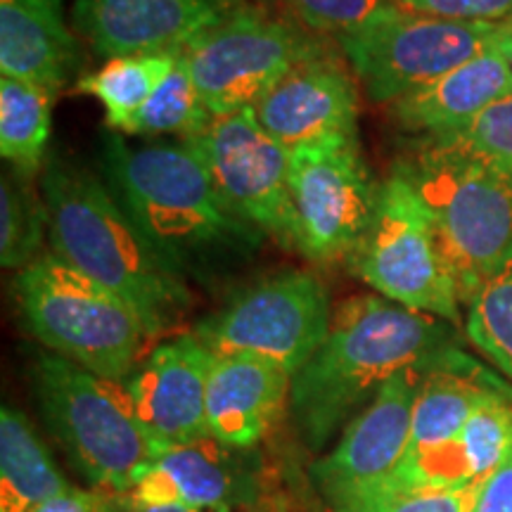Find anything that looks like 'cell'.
I'll list each match as a JSON object with an SVG mask.
<instances>
[{
    "label": "cell",
    "instance_id": "obj_23",
    "mask_svg": "<svg viewBox=\"0 0 512 512\" xmlns=\"http://www.w3.org/2000/svg\"><path fill=\"white\" fill-rule=\"evenodd\" d=\"M53 102L36 83L0 76V155L17 174L34 178L46 166Z\"/></svg>",
    "mask_w": 512,
    "mask_h": 512
},
{
    "label": "cell",
    "instance_id": "obj_1",
    "mask_svg": "<svg viewBox=\"0 0 512 512\" xmlns=\"http://www.w3.org/2000/svg\"><path fill=\"white\" fill-rule=\"evenodd\" d=\"M98 174L147 245L183 280H214L247 264L266 235L230 209L190 143L128 145L102 136Z\"/></svg>",
    "mask_w": 512,
    "mask_h": 512
},
{
    "label": "cell",
    "instance_id": "obj_30",
    "mask_svg": "<svg viewBox=\"0 0 512 512\" xmlns=\"http://www.w3.org/2000/svg\"><path fill=\"white\" fill-rule=\"evenodd\" d=\"M512 439V396H494L472 413L458 444L475 477H486L508 451Z\"/></svg>",
    "mask_w": 512,
    "mask_h": 512
},
{
    "label": "cell",
    "instance_id": "obj_25",
    "mask_svg": "<svg viewBox=\"0 0 512 512\" xmlns=\"http://www.w3.org/2000/svg\"><path fill=\"white\" fill-rule=\"evenodd\" d=\"M50 242L48 209L34 178L5 171L0 178V264L24 271L46 254Z\"/></svg>",
    "mask_w": 512,
    "mask_h": 512
},
{
    "label": "cell",
    "instance_id": "obj_12",
    "mask_svg": "<svg viewBox=\"0 0 512 512\" xmlns=\"http://www.w3.org/2000/svg\"><path fill=\"white\" fill-rule=\"evenodd\" d=\"M200 152L216 188L235 214L287 252H299L290 195V150L268 136L254 110L214 119L185 140Z\"/></svg>",
    "mask_w": 512,
    "mask_h": 512
},
{
    "label": "cell",
    "instance_id": "obj_35",
    "mask_svg": "<svg viewBox=\"0 0 512 512\" xmlns=\"http://www.w3.org/2000/svg\"><path fill=\"white\" fill-rule=\"evenodd\" d=\"M128 512H233L230 508H190V505L155 503V505H128Z\"/></svg>",
    "mask_w": 512,
    "mask_h": 512
},
{
    "label": "cell",
    "instance_id": "obj_29",
    "mask_svg": "<svg viewBox=\"0 0 512 512\" xmlns=\"http://www.w3.org/2000/svg\"><path fill=\"white\" fill-rule=\"evenodd\" d=\"M252 3L292 19L311 34L332 36L335 41L366 24L380 10L394 5V0H252Z\"/></svg>",
    "mask_w": 512,
    "mask_h": 512
},
{
    "label": "cell",
    "instance_id": "obj_31",
    "mask_svg": "<svg viewBox=\"0 0 512 512\" xmlns=\"http://www.w3.org/2000/svg\"><path fill=\"white\" fill-rule=\"evenodd\" d=\"M434 140H446V143L467 147V150L491 159V162H496L512 174V95L491 105L489 110L479 114L467 126L444 133V136H437Z\"/></svg>",
    "mask_w": 512,
    "mask_h": 512
},
{
    "label": "cell",
    "instance_id": "obj_19",
    "mask_svg": "<svg viewBox=\"0 0 512 512\" xmlns=\"http://www.w3.org/2000/svg\"><path fill=\"white\" fill-rule=\"evenodd\" d=\"M510 95L512 69L494 46L389 107L396 126L422 140L458 131Z\"/></svg>",
    "mask_w": 512,
    "mask_h": 512
},
{
    "label": "cell",
    "instance_id": "obj_11",
    "mask_svg": "<svg viewBox=\"0 0 512 512\" xmlns=\"http://www.w3.org/2000/svg\"><path fill=\"white\" fill-rule=\"evenodd\" d=\"M290 195L299 254L332 266L347 261L366 235L380 183L356 136H328L290 150Z\"/></svg>",
    "mask_w": 512,
    "mask_h": 512
},
{
    "label": "cell",
    "instance_id": "obj_3",
    "mask_svg": "<svg viewBox=\"0 0 512 512\" xmlns=\"http://www.w3.org/2000/svg\"><path fill=\"white\" fill-rule=\"evenodd\" d=\"M50 252L117 294L138 313L152 339L174 328L190 309L188 280L147 245L100 174L53 152L41 174Z\"/></svg>",
    "mask_w": 512,
    "mask_h": 512
},
{
    "label": "cell",
    "instance_id": "obj_20",
    "mask_svg": "<svg viewBox=\"0 0 512 512\" xmlns=\"http://www.w3.org/2000/svg\"><path fill=\"white\" fill-rule=\"evenodd\" d=\"M494 396H512V389L470 356L451 347L422 373L415 394L408 453L458 439L472 413Z\"/></svg>",
    "mask_w": 512,
    "mask_h": 512
},
{
    "label": "cell",
    "instance_id": "obj_9",
    "mask_svg": "<svg viewBox=\"0 0 512 512\" xmlns=\"http://www.w3.org/2000/svg\"><path fill=\"white\" fill-rule=\"evenodd\" d=\"M501 22H456L389 5L335 38L358 86L375 105H394L441 74L494 48Z\"/></svg>",
    "mask_w": 512,
    "mask_h": 512
},
{
    "label": "cell",
    "instance_id": "obj_16",
    "mask_svg": "<svg viewBox=\"0 0 512 512\" xmlns=\"http://www.w3.org/2000/svg\"><path fill=\"white\" fill-rule=\"evenodd\" d=\"M422 373L425 368L403 370L384 382L368 406L344 427L330 456L313 465V477L325 496L375 484L399 467L411 444Z\"/></svg>",
    "mask_w": 512,
    "mask_h": 512
},
{
    "label": "cell",
    "instance_id": "obj_5",
    "mask_svg": "<svg viewBox=\"0 0 512 512\" xmlns=\"http://www.w3.org/2000/svg\"><path fill=\"white\" fill-rule=\"evenodd\" d=\"M31 382L50 432L95 489L126 496L164 448L140 425L124 382L57 354L36 358Z\"/></svg>",
    "mask_w": 512,
    "mask_h": 512
},
{
    "label": "cell",
    "instance_id": "obj_26",
    "mask_svg": "<svg viewBox=\"0 0 512 512\" xmlns=\"http://www.w3.org/2000/svg\"><path fill=\"white\" fill-rule=\"evenodd\" d=\"M465 332L472 347L512 382V249L467 302Z\"/></svg>",
    "mask_w": 512,
    "mask_h": 512
},
{
    "label": "cell",
    "instance_id": "obj_2",
    "mask_svg": "<svg viewBox=\"0 0 512 512\" xmlns=\"http://www.w3.org/2000/svg\"><path fill=\"white\" fill-rule=\"evenodd\" d=\"M451 347L446 320L384 297L344 302L332 313L325 342L292 377L290 411L306 446L323 448L384 382L432 366Z\"/></svg>",
    "mask_w": 512,
    "mask_h": 512
},
{
    "label": "cell",
    "instance_id": "obj_24",
    "mask_svg": "<svg viewBox=\"0 0 512 512\" xmlns=\"http://www.w3.org/2000/svg\"><path fill=\"white\" fill-rule=\"evenodd\" d=\"M174 67L176 55L171 53L114 57L98 72L83 74L76 81V93L93 95L105 107V124L110 131L128 133Z\"/></svg>",
    "mask_w": 512,
    "mask_h": 512
},
{
    "label": "cell",
    "instance_id": "obj_22",
    "mask_svg": "<svg viewBox=\"0 0 512 512\" xmlns=\"http://www.w3.org/2000/svg\"><path fill=\"white\" fill-rule=\"evenodd\" d=\"M72 484L57 470L53 456L27 415L12 406L0 411V512H31Z\"/></svg>",
    "mask_w": 512,
    "mask_h": 512
},
{
    "label": "cell",
    "instance_id": "obj_15",
    "mask_svg": "<svg viewBox=\"0 0 512 512\" xmlns=\"http://www.w3.org/2000/svg\"><path fill=\"white\" fill-rule=\"evenodd\" d=\"M214 356L192 335L157 344L126 380L140 425L159 446L209 439L207 382Z\"/></svg>",
    "mask_w": 512,
    "mask_h": 512
},
{
    "label": "cell",
    "instance_id": "obj_34",
    "mask_svg": "<svg viewBox=\"0 0 512 512\" xmlns=\"http://www.w3.org/2000/svg\"><path fill=\"white\" fill-rule=\"evenodd\" d=\"M119 498L110 491H83V489H69L60 496L48 498L31 512H117Z\"/></svg>",
    "mask_w": 512,
    "mask_h": 512
},
{
    "label": "cell",
    "instance_id": "obj_13",
    "mask_svg": "<svg viewBox=\"0 0 512 512\" xmlns=\"http://www.w3.org/2000/svg\"><path fill=\"white\" fill-rule=\"evenodd\" d=\"M247 0H74L72 22L95 55H176Z\"/></svg>",
    "mask_w": 512,
    "mask_h": 512
},
{
    "label": "cell",
    "instance_id": "obj_18",
    "mask_svg": "<svg viewBox=\"0 0 512 512\" xmlns=\"http://www.w3.org/2000/svg\"><path fill=\"white\" fill-rule=\"evenodd\" d=\"M79 36L64 0H0V72L60 95L81 69Z\"/></svg>",
    "mask_w": 512,
    "mask_h": 512
},
{
    "label": "cell",
    "instance_id": "obj_6",
    "mask_svg": "<svg viewBox=\"0 0 512 512\" xmlns=\"http://www.w3.org/2000/svg\"><path fill=\"white\" fill-rule=\"evenodd\" d=\"M15 297L27 330L50 354L107 380L136 373L152 339L131 306L53 252L17 273Z\"/></svg>",
    "mask_w": 512,
    "mask_h": 512
},
{
    "label": "cell",
    "instance_id": "obj_36",
    "mask_svg": "<svg viewBox=\"0 0 512 512\" xmlns=\"http://www.w3.org/2000/svg\"><path fill=\"white\" fill-rule=\"evenodd\" d=\"M496 50L501 53L505 60H508L510 69H512V17L503 19L501 29H498V38H496Z\"/></svg>",
    "mask_w": 512,
    "mask_h": 512
},
{
    "label": "cell",
    "instance_id": "obj_14",
    "mask_svg": "<svg viewBox=\"0 0 512 512\" xmlns=\"http://www.w3.org/2000/svg\"><path fill=\"white\" fill-rule=\"evenodd\" d=\"M254 114L268 136L287 150L328 136H356L358 81L344 55L332 46L287 72Z\"/></svg>",
    "mask_w": 512,
    "mask_h": 512
},
{
    "label": "cell",
    "instance_id": "obj_8",
    "mask_svg": "<svg viewBox=\"0 0 512 512\" xmlns=\"http://www.w3.org/2000/svg\"><path fill=\"white\" fill-rule=\"evenodd\" d=\"M328 46L323 36L247 0L176 55L190 64L211 117L221 119L254 110L294 64Z\"/></svg>",
    "mask_w": 512,
    "mask_h": 512
},
{
    "label": "cell",
    "instance_id": "obj_10",
    "mask_svg": "<svg viewBox=\"0 0 512 512\" xmlns=\"http://www.w3.org/2000/svg\"><path fill=\"white\" fill-rule=\"evenodd\" d=\"M332 325L328 287L311 271H278L233 294L190 332L211 356H254L292 377Z\"/></svg>",
    "mask_w": 512,
    "mask_h": 512
},
{
    "label": "cell",
    "instance_id": "obj_28",
    "mask_svg": "<svg viewBox=\"0 0 512 512\" xmlns=\"http://www.w3.org/2000/svg\"><path fill=\"white\" fill-rule=\"evenodd\" d=\"M477 486L430 489V486H396L375 482L328 496L335 512H472Z\"/></svg>",
    "mask_w": 512,
    "mask_h": 512
},
{
    "label": "cell",
    "instance_id": "obj_33",
    "mask_svg": "<svg viewBox=\"0 0 512 512\" xmlns=\"http://www.w3.org/2000/svg\"><path fill=\"white\" fill-rule=\"evenodd\" d=\"M472 512H512V439L494 470L479 479Z\"/></svg>",
    "mask_w": 512,
    "mask_h": 512
},
{
    "label": "cell",
    "instance_id": "obj_7",
    "mask_svg": "<svg viewBox=\"0 0 512 512\" xmlns=\"http://www.w3.org/2000/svg\"><path fill=\"white\" fill-rule=\"evenodd\" d=\"M347 264L389 302L453 325L463 320L465 304L432 211L396 166L380 183L373 221Z\"/></svg>",
    "mask_w": 512,
    "mask_h": 512
},
{
    "label": "cell",
    "instance_id": "obj_4",
    "mask_svg": "<svg viewBox=\"0 0 512 512\" xmlns=\"http://www.w3.org/2000/svg\"><path fill=\"white\" fill-rule=\"evenodd\" d=\"M396 169L432 211L467 306L512 249V174L467 147L434 138L415 140Z\"/></svg>",
    "mask_w": 512,
    "mask_h": 512
},
{
    "label": "cell",
    "instance_id": "obj_32",
    "mask_svg": "<svg viewBox=\"0 0 512 512\" xmlns=\"http://www.w3.org/2000/svg\"><path fill=\"white\" fill-rule=\"evenodd\" d=\"M394 5L456 22H503L512 17V0H394Z\"/></svg>",
    "mask_w": 512,
    "mask_h": 512
},
{
    "label": "cell",
    "instance_id": "obj_27",
    "mask_svg": "<svg viewBox=\"0 0 512 512\" xmlns=\"http://www.w3.org/2000/svg\"><path fill=\"white\" fill-rule=\"evenodd\" d=\"M211 121L214 117L197 91L190 64L183 55H176V67L133 121L128 136H178L190 140L207 131Z\"/></svg>",
    "mask_w": 512,
    "mask_h": 512
},
{
    "label": "cell",
    "instance_id": "obj_17",
    "mask_svg": "<svg viewBox=\"0 0 512 512\" xmlns=\"http://www.w3.org/2000/svg\"><path fill=\"white\" fill-rule=\"evenodd\" d=\"M292 373L254 356H214L207 382L209 437L252 448L290 406Z\"/></svg>",
    "mask_w": 512,
    "mask_h": 512
},
{
    "label": "cell",
    "instance_id": "obj_21",
    "mask_svg": "<svg viewBox=\"0 0 512 512\" xmlns=\"http://www.w3.org/2000/svg\"><path fill=\"white\" fill-rule=\"evenodd\" d=\"M216 439L164 446L128 491V505L174 503L190 508H230L240 494L233 456Z\"/></svg>",
    "mask_w": 512,
    "mask_h": 512
}]
</instances>
